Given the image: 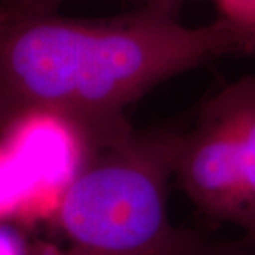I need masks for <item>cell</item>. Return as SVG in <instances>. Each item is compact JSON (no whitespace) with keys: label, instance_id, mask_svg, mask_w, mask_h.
I'll use <instances>...</instances> for the list:
<instances>
[{"label":"cell","instance_id":"obj_1","mask_svg":"<svg viewBox=\"0 0 255 255\" xmlns=\"http://www.w3.org/2000/svg\"><path fill=\"white\" fill-rule=\"evenodd\" d=\"M180 0H149L111 18L11 16L0 30V133L30 119L63 124L85 153L135 129L127 111L157 85L227 57L255 55V40L223 16L187 26Z\"/></svg>","mask_w":255,"mask_h":255},{"label":"cell","instance_id":"obj_2","mask_svg":"<svg viewBox=\"0 0 255 255\" xmlns=\"http://www.w3.org/2000/svg\"><path fill=\"white\" fill-rule=\"evenodd\" d=\"M182 132L133 130L85 155L47 217L54 236H31V255H255L243 238L213 240L172 223L169 182Z\"/></svg>","mask_w":255,"mask_h":255},{"label":"cell","instance_id":"obj_3","mask_svg":"<svg viewBox=\"0 0 255 255\" xmlns=\"http://www.w3.org/2000/svg\"><path fill=\"white\" fill-rule=\"evenodd\" d=\"M174 179L204 217L240 227L238 139L224 88L201 105L191 129L182 132Z\"/></svg>","mask_w":255,"mask_h":255},{"label":"cell","instance_id":"obj_4","mask_svg":"<svg viewBox=\"0 0 255 255\" xmlns=\"http://www.w3.org/2000/svg\"><path fill=\"white\" fill-rule=\"evenodd\" d=\"M236 122L241 179L243 240L255 253V74L224 87Z\"/></svg>","mask_w":255,"mask_h":255},{"label":"cell","instance_id":"obj_5","mask_svg":"<svg viewBox=\"0 0 255 255\" xmlns=\"http://www.w3.org/2000/svg\"><path fill=\"white\" fill-rule=\"evenodd\" d=\"M30 224L21 217L0 214V255H31Z\"/></svg>","mask_w":255,"mask_h":255},{"label":"cell","instance_id":"obj_6","mask_svg":"<svg viewBox=\"0 0 255 255\" xmlns=\"http://www.w3.org/2000/svg\"><path fill=\"white\" fill-rule=\"evenodd\" d=\"M220 16L255 40V0H214Z\"/></svg>","mask_w":255,"mask_h":255},{"label":"cell","instance_id":"obj_7","mask_svg":"<svg viewBox=\"0 0 255 255\" xmlns=\"http://www.w3.org/2000/svg\"><path fill=\"white\" fill-rule=\"evenodd\" d=\"M64 0H4L11 16L53 14Z\"/></svg>","mask_w":255,"mask_h":255},{"label":"cell","instance_id":"obj_8","mask_svg":"<svg viewBox=\"0 0 255 255\" xmlns=\"http://www.w3.org/2000/svg\"><path fill=\"white\" fill-rule=\"evenodd\" d=\"M10 13L6 4H4V0H0V30L6 26V23L9 21Z\"/></svg>","mask_w":255,"mask_h":255}]
</instances>
